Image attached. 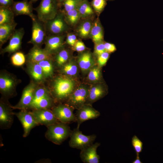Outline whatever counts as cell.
Here are the masks:
<instances>
[{
    "label": "cell",
    "instance_id": "obj_31",
    "mask_svg": "<svg viewBox=\"0 0 163 163\" xmlns=\"http://www.w3.org/2000/svg\"><path fill=\"white\" fill-rule=\"evenodd\" d=\"M65 19L68 24L74 25L76 24L81 17V15L77 9L64 13Z\"/></svg>",
    "mask_w": 163,
    "mask_h": 163
},
{
    "label": "cell",
    "instance_id": "obj_22",
    "mask_svg": "<svg viewBox=\"0 0 163 163\" xmlns=\"http://www.w3.org/2000/svg\"><path fill=\"white\" fill-rule=\"evenodd\" d=\"M17 23H11L0 25V45L1 47L11 37L15 29Z\"/></svg>",
    "mask_w": 163,
    "mask_h": 163
},
{
    "label": "cell",
    "instance_id": "obj_7",
    "mask_svg": "<svg viewBox=\"0 0 163 163\" xmlns=\"http://www.w3.org/2000/svg\"><path fill=\"white\" fill-rule=\"evenodd\" d=\"M58 12L53 19L44 23L47 35H61L68 29L64 14Z\"/></svg>",
    "mask_w": 163,
    "mask_h": 163
},
{
    "label": "cell",
    "instance_id": "obj_38",
    "mask_svg": "<svg viewBox=\"0 0 163 163\" xmlns=\"http://www.w3.org/2000/svg\"><path fill=\"white\" fill-rule=\"evenodd\" d=\"M131 143L136 155H139V154L142 152L143 149L142 142L135 135L132 138Z\"/></svg>",
    "mask_w": 163,
    "mask_h": 163
},
{
    "label": "cell",
    "instance_id": "obj_35",
    "mask_svg": "<svg viewBox=\"0 0 163 163\" xmlns=\"http://www.w3.org/2000/svg\"><path fill=\"white\" fill-rule=\"evenodd\" d=\"M26 58L23 53L20 52H15L11 56V61L12 64L15 66H20L25 63Z\"/></svg>",
    "mask_w": 163,
    "mask_h": 163
},
{
    "label": "cell",
    "instance_id": "obj_12",
    "mask_svg": "<svg viewBox=\"0 0 163 163\" xmlns=\"http://www.w3.org/2000/svg\"><path fill=\"white\" fill-rule=\"evenodd\" d=\"M65 37L63 34L47 35L44 49L50 55L57 53L63 49Z\"/></svg>",
    "mask_w": 163,
    "mask_h": 163
},
{
    "label": "cell",
    "instance_id": "obj_5",
    "mask_svg": "<svg viewBox=\"0 0 163 163\" xmlns=\"http://www.w3.org/2000/svg\"><path fill=\"white\" fill-rule=\"evenodd\" d=\"M95 134L86 135L83 134L77 127L72 130L70 136L69 145L70 147L80 150L92 144L96 138Z\"/></svg>",
    "mask_w": 163,
    "mask_h": 163
},
{
    "label": "cell",
    "instance_id": "obj_46",
    "mask_svg": "<svg viewBox=\"0 0 163 163\" xmlns=\"http://www.w3.org/2000/svg\"><path fill=\"white\" fill-rule=\"evenodd\" d=\"M59 5V6L66 0H57Z\"/></svg>",
    "mask_w": 163,
    "mask_h": 163
},
{
    "label": "cell",
    "instance_id": "obj_10",
    "mask_svg": "<svg viewBox=\"0 0 163 163\" xmlns=\"http://www.w3.org/2000/svg\"><path fill=\"white\" fill-rule=\"evenodd\" d=\"M13 109L5 100L2 99L0 103V128L2 129L10 128L14 121Z\"/></svg>",
    "mask_w": 163,
    "mask_h": 163
},
{
    "label": "cell",
    "instance_id": "obj_13",
    "mask_svg": "<svg viewBox=\"0 0 163 163\" xmlns=\"http://www.w3.org/2000/svg\"><path fill=\"white\" fill-rule=\"evenodd\" d=\"M36 89V85L34 83L28 85L24 90L19 102L14 106H12L13 109L28 110L32 102Z\"/></svg>",
    "mask_w": 163,
    "mask_h": 163
},
{
    "label": "cell",
    "instance_id": "obj_11",
    "mask_svg": "<svg viewBox=\"0 0 163 163\" xmlns=\"http://www.w3.org/2000/svg\"><path fill=\"white\" fill-rule=\"evenodd\" d=\"M77 123V127L79 128L83 122L97 118L100 115L99 112L94 108L91 105L85 104L77 110L75 114Z\"/></svg>",
    "mask_w": 163,
    "mask_h": 163
},
{
    "label": "cell",
    "instance_id": "obj_15",
    "mask_svg": "<svg viewBox=\"0 0 163 163\" xmlns=\"http://www.w3.org/2000/svg\"><path fill=\"white\" fill-rule=\"evenodd\" d=\"M100 145V143L96 142L81 150L80 156L82 162L99 163L100 157L97 154V150Z\"/></svg>",
    "mask_w": 163,
    "mask_h": 163
},
{
    "label": "cell",
    "instance_id": "obj_20",
    "mask_svg": "<svg viewBox=\"0 0 163 163\" xmlns=\"http://www.w3.org/2000/svg\"><path fill=\"white\" fill-rule=\"evenodd\" d=\"M79 68L84 74H87L95 65V62L91 53L89 51L82 52L78 56L77 61Z\"/></svg>",
    "mask_w": 163,
    "mask_h": 163
},
{
    "label": "cell",
    "instance_id": "obj_42",
    "mask_svg": "<svg viewBox=\"0 0 163 163\" xmlns=\"http://www.w3.org/2000/svg\"><path fill=\"white\" fill-rule=\"evenodd\" d=\"M75 50L78 52L84 51L86 47L84 43L81 41L77 40L73 47Z\"/></svg>",
    "mask_w": 163,
    "mask_h": 163
},
{
    "label": "cell",
    "instance_id": "obj_24",
    "mask_svg": "<svg viewBox=\"0 0 163 163\" xmlns=\"http://www.w3.org/2000/svg\"><path fill=\"white\" fill-rule=\"evenodd\" d=\"M78 65L75 61L70 59L61 66V72L64 75L70 77L76 76L78 72Z\"/></svg>",
    "mask_w": 163,
    "mask_h": 163
},
{
    "label": "cell",
    "instance_id": "obj_34",
    "mask_svg": "<svg viewBox=\"0 0 163 163\" xmlns=\"http://www.w3.org/2000/svg\"><path fill=\"white\" fill-rule=\"evenodd\" d=\"M50 95H51L47 90L45 88L40 87L36 89L34 93L33 101L29 108L37 103L42 98Z\"/></svg>",
    "mask_w": 163,
    "mask_h": 163
},
{
    "label": "cell",
    "instance_id": "obj_40",
    "mask_svg": "<svg viewBox=\"0 0 163 163\" xmlns=\"http://www.w3.org/2000/svg\"><path fill=\"white\" fill-rule=\"evenodd\" d=\"M105 51L104 43L103 41L95 43L94 53L97 56Z\"/></svg>",
    "mask_w": 163,
    "mask_h": 163
},
{
    "label": "cell",
    "instance_id": "obj_36",
    "mask_svg": "<svg viewBox=\"0 0 163 163\" xmlns=\"http://www.w3.org/2000/svg\"><path fill=\"white\" fill-rule=\"evenodd\" d=\"M106 5V0H92L91 3L94 10L98 14L103 11Z\"/></svg>",
    "mask_w": 163,
    "mask_h": 163
},
{
    "label": "cell",
    "instance_id": "obj_23",
    "mask_svg": "<svg viewBox=\"0 0 163 163\" xmlns=\"http://www.w3.org/2000/svg\"><path fill=\"white\" fill-rule=\"evenodd\" d=\"M90 36L95 43L103 41V30L98 19L93 23Z\"/></svg>",
    "mask_w": 163,
    "mask_h": 163
},
{
    "label": "cell",
    "instance_id": "obj_33",
    "mask_svg": "<svg viewBox=\"0 0 163 163\" xmlns=\"http://www.w3.org/2000/svg\"><path fill=\"white\" fill-rule=\"evenodd\" d=\"M56 54V61L59 66H62L70 60V54L66 49H63Z\"/></svg>",
    "mask_w": 163,
    "mask_h": 163
},
{
    "label": "cell",
    "instance_id": "obj_44",
    "mask_svg": "<svg viewBox=\"0 0 163 163\" xmlns=\"http://www.w3.org/2000/svg\"><path fill=\"white\" fill-rule=\"evenodd\" d=\"M14 2V0H0V5L11 8Z\"/></svg>",
    "mask_w": 163,
    "mask_h": 163
},
{
    "label": "cell",
    "instance_id": "obj_41",
    "mask_svg": "<svg viewBox=\"0 0 163 163\" xmlns=\"http://www.w3.org/2000/svg\"><path fill=\"white\" fill-rule=\"evenodd\" d=\"M77 40L76 37L75 35L69 33L67 34L66 43L73 47Z\"/></svg>",
    "mask_w": 163,
    "mask_h": 163
},
{
    "label": "cell",
    "instance_id": "obj_32",
    "mask_svg": "<svg viewBox=\"0 0 163 163\" xmlns=\"http://www.w3.org/2000/svg\"><path fill=\"white\" fill-rule=\"evenodd\" d=\"M41 67L45 78L51 77L53 74V66L52 59H46L38 63Z\"/></svg>",
    "mask_w": 163,
    "mask_h": 163
},
{
    "label": "cell",
    "instance_id": "obj_37",
    "mask_svg": "<svg viewBox=\"0 0 163 163\" xmlns=\"http://www.w3.org/2000/svg\"><path fill=\"white\" fill-rule=\"evenodd\" d=\"M78 0H66L59 6L62 5L63 7L64 13L76 9L80 2Z\"/></svg>",
    "mask_w": 163,
    "mask_h": 163
},
{
    "label": "cell",
    "instance_id": "obj_26",
    "mask_svg": "<svg viewBox=\"0 0 163 163\" xmlns=\"http://www.w3.org/2000/svg\"><path fill=\"white\" fill-rule=\"evenodd\" d=\"M28 68L29 73L32 78L36 82H42L45 78L42 69L37 63H30Z\"/></svg>",
    "mask_w": 163,
    "mask_h": 163
},
{
    "label": "cell",
    "instance_id": "obj_27",
    "mask_svg": "<svg viewBox=\"0 0 163 163\" xmlns=\"http://www.w3.org/2000/svg\"><path fill=\"white\" fill-rule=\"evenodd\" d=\"M14 16L11 8L0 6V25L14 22Z\"/></svg>",
    "mask_w": 163,
    "mask_h": 163
},
{
    "label": "cell",
    "instance_id": "obj_14",
    "mask_svg": "<svg viewBox=\"0 0 163 163\" xmlns=\"http://www.w3.org/2000/svg\"><path fill=\"white\" fill-rule=\"evenodd\" d=\"M31 112L39 124L46 127L59 121L50 109L32 110Z\"/></svg>",
    "mask_w": 163,
    "mask_h": 163
},
{
    "label": "cell",
    "instance_id": "obj_8",
    "mask_svg": "<svg viewBox=\"0 0 163 163\" xmlns=\"http://www.w3.org/2000/svg\"><path fill=\"white\" fill-rule=\"evenodd\" d=\"M74 109L66 104L60 103L55 106L51 110L56 118L60 122L68 123L76 122Z\"/></svg>",
    "mask_w": 163,
    "mask_h": 163
},
{
    "label": "cell",
    "instance_id": "obj_18",
    "mask_svg": "<svg viewBox=\"0 0 163 163\" xmlns=\"http://www.w3.org/2000/svg\"><path fill=\"white\" fill-rule=\"evenodd\" d=\"M16 85L15 79L7 74H1L0 77V89L6 97H11Z\"/></svg>",
    "mask_w": 163,
    "mask_h": 163
},
{
    "label": "cell",
    "instance_id": "obj_19",
    "mask_svg": "<svg viewBox=\"0 0 163 163\" xmlns=\"http://www.w3.org/2000/svg\"><path fill=\"white\" fill-rule=\"evenodd\" d=\"M106 91L100 82L93 84L89 88L88 98L85 104L90 105L104 97Z\"/></svg>",
    "mask_w": 163,
    "mask_h": 163
},
{
    "label": "cell",
    "instance_id": "obj_6",
    "mask_svg": "<svg viewBox=\"0 0 163 163\" xmlns=\"http://www.w3.org/2000/svg\"><path fill=\"white\" fill-rule=\"evenodd\" d=\"M32 20L31 36L28 43L40 47L45 43L47 36L45 23L40 21L37 16Z\"/></svg>",
    "mask_w": 163,
    "mask_h": 163
},
{
    "label": "cell",
    "instance_id": "obj_9",
    "mask_svg": "<svg viewBox=\"0 0 163 163\" xmlns=\"http://www.w3.org/2000/svg\"><path fill=\"white\" fill-rule=\"evenodd\" d=\"M21 123L24 129L23 137H26L29 134L31 129L40 125L31 111L24 109L17 113H14Z\"/></svg>",
    "mask_w": 163,
    "mask_h": 163
},
{
    "label": "cell",
    "instance_id": "obj_47",
    "mask_svg": "<svg viewBox=\"0 0 163 163\" xmlns=\"http://www.w3.org/2000/svg\"><path fill=\"white\" fill-rule=\"evenodd\" d=\"M38 0H30V1L32 3L33 2H34L37 1Z\"/></svg>",
    "mask_w": 163,
    "mask_h": 163
},
{
    "label": "cell",
    "instance_id": "obj_21",
    "mask_svg": "<svg viewBox=\"0 0 163 163\" xmlns=\"http://www.w3.org/2000/svg\"><path fill=\"white\" fill-rule=\"evenodd\" d=\"M52 55L48 53L44 49L34 46L30 50L27 56L30 63H37L46 59H52Z\"/></svg>",
    "mask_w": 163,
    "mask_h": 163
},
{
    "label": "cell",
    "instance_id": "obj_30",
    "mask_svg": "<svg viewBox=\"0 0 163 163\" xmlns=\"http://www.w3.org/2000/svg\"><path fill=\"white\" fill-rule=\"evenodd\" d=\"M93 23L89 20L83 22L77 29L79 35L82 38H86L90 35Z\"/></svg>",
    "mask_w": 163,
    "mask_h": 163
},
{
    "label": "cell",
    "instance_id": "obj_48",
    "mask_svg": "<svg viewBox=\"0 0 163 163\" xmlns=\"http://www.w3.org/2000/svg\"><path fill=\"white\" fill-rule=\"evenodd\" d=\"M78 1H79V2H81V1H83L84 0H78Z\"/></svg>",
    "mask_w": 163,
    "mask_h": 163
},
{
    "label": "cell",
    "instance_id": "obj_43",
    "mask_svg": "<svg viewBox=\"0 0 163 163\" xmlns=\"http://www.w3.org/2000/svg\"><path fill=\"white\" fill-rule=\"evenodd\" d=\"M104 44L106 51L109 53L113 52L116 50V47L113 44L105 42Z\"/></svg>",
    "mask_w": 163,
    "mask_h": 163
},
{
    "label": "cell",
    "instance_id": "obj_17",
    "mask_svg": "<svg viewBox=\"0 0 163 163\" xmlns=\"http://www.w3.org/2000/svg\"><path fill=\"white\" fill-rule=\"evenodd\" d=\"M32 3L27 0L14 2L11 8L15 15H26L30 17L31 20L37 16L34 14Z\"/></svg>",
    "mask_w": 163,
    "mask_h": 163
},
{
    "label": "cell",
    "instance_id": "obj_3",
    "mask_svg": "<svg viewBox=\"0 0 163 163\" xmlns=\"http://www.w3.org/2000/svg\"><path fill=\"white\" fill-rule=\"evenodd\" d=\"M59 7L57 0H41L34 10L37 13V18L45 23L55 17L58 12Z\"/></svg>",
    "mask_w": 163,
    "mask_h": 163
},
{
    "label": "cell",
    "instance_id": "obj_25",
    "mask_svg": "<svg viewBox=\"0 0 163 163\" xmlns=\"http://www.w3.org/2000/svg\"><path fill=\"white\" fill-rule=\"evenodd\" d=\"M55 101L52 95L45 97L35 104L30 107L29 109L32 110L50 109L55 106Z\"/></svg>",
    "mask_w": 163,
    "mask_h": 163
},
{
    "label": "cell",
    "instance_id": "obj_1",
    "mask_svg": "<svg viewBox=\"0 0 163 163\" xmlns=\"http://www.w3.org/2000/svg\"><path fill=\"white\" fill-rule=\"evenodd\" d=\"M75 88V82L71 77L60 76L54 81L52 96L55 101H66Z\"/></svg>",
    "mask_w": 163,
    "mask_h": 163
},
{
    "label": "cell",
    "instance_id": "obj_4",
    "mask_svg": "<svg viewBox=\"0 0 163 163\" xmlns=\"http://www.w3.org/2000/svg\"><path fill=\"white\" fill-rule=\"evenodd\" d=\"M90 87L82 84L75 87L70 95L66 104L78 110L86 104L88 97Z\"/></svg>",
    "mask_w": 163,
    "mask_h": 163
},
{
    "label": "cell",
    "instance_id": "obj_49",
    "mask_svg": "<svg viewBox=\"0 0 163 163\" xmlns=\"http://www.w3.org/2000/svg\"><path fill=\"white\" fill-rule=\"evenodd\" d=\"M110 0V1H113V0Z\"/></svg>",
    "mask_w": 163,
    "mask_h": 163
},
{
    "label": "cell",
    "instance_id": "obj_45",
    "mask_svg": "<svg viewBox=\"0 0 163 163\" xmlns=\"http://www.w3.org/2000/svg\"><path fill=\"white\" fill-rule=\"evenodd\" d=\"M136 158L133 161V163H142L141 161L140 160V158L139 157V155H136Z\"/></svg>",
    "mask_w": 163,
    "mask_h": 163
},
{
    "label": "cell",
    "instance_id": "obj_2",
    "mask_svg": "<svg viewBox=\"0 0 163 163\" xmlns=\"http://www.w3.org/2000/svg\"><path fill=\"white\" fill-rule=\"evenodd\" d=\"M68 124L59 122L47 127L46 138L55 144L60 145L70 137L72 133Z\"/></svg>",
    "mask_w": 163,
    "mask_h": 163
},
{
    "label": "cell",
    "instance_id": "obj_16",
    "mask_svg": "<svg viewBox=\"0 0 163 163\" xmlns=\"http://www.w3.org/2000/svg\"><path fill=\"white\" fill-rule=\"evenodd\" d=\"M24 33L23 28L15 30L9 39L8 45L2 50V53H11L19 50L21 48L22 41Z\"/></svg>",
    "mask_w": 163,
    "mask_h": 163
},
{
    "label": "cell",
    "instance_id": "obj_29",
    "mask_svg": "<svg viewBox=\"0 0 163 163\" xmlns=\"http://www.w3.org/2000/svg\"><path fill=\"white\" fill-rule=\"evenodd\" d=\"M101 77L102 73L100 67L94 65L88 72L87 78L89 82L93 84L100 82Z\"/></svg>",
    "mask_w": 163,
    "mask_h": 163
},
{
    "label": "cell",
    "instance_id": "obj_39",
    "mask_svg": "<svg viewBox=\"0 0 163 163\" xmlns=\"http://www.w3.org/2000/svg\"><path fill=\"white\" fill-rule=\"evenodd\" d=\"M109 53L105 51L98 56L97 62L98 66L102 67L105 65L109 57Z\"/></svg>",
    "mask_w": 163,
    "mask_h": 163
},
{
    "label": "cell",
    "instance_id": "obj_28",
    "mask_svg": "<svg viewBox=\"0 0 163 163\" xmlns=\"http://www.w3.org/2000/svg\"><path fill=\"white\" fill-rule=\"evenodd\" d=\"M76 9L79 12L81 17L83 18L88 17L94 13V10L88 0L80 2Z\"/></svg>",
    "mask_w": 163,
    "mask_h": 163
},
{
    "label": "cell",
    "instance_id": "obj_50",
    "mask_svg": "<svg viewBox=\"0 0 163 163\" xmlns=\"http://www.w3.org/2000/svg\"></svg>",
    "mask_w": 163,
    "mask_h": 163
}]
</instances>
